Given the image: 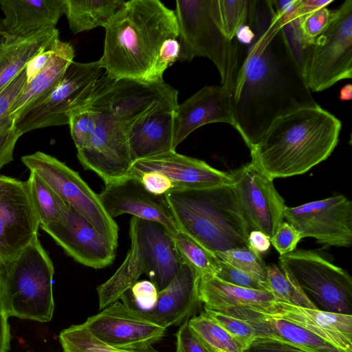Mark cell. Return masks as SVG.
<instances>
[{
	"label": "cell",
	"instance_id": "1f68e13d",
	"mask_svg": "<svg viewBox=\"0 0 352 352\" xmlns=\"http://www.w3.org/2000/svg\"><path fill=\"white\" fill-rule=\"evenodd\" d=\"M269 292L277 301L303 308L316 309L298 285L279 266L271 263L267 265Z\"/></svg>",
	"mask_w": 352,
	"mask_h": 352
},
{
	"label": "cell",
	"instance_id": "9a60e30c",
	"mask_svg": "<svg viewBox=\"0 0 352 352\" xmlns=\"http://www.w3.org/2000/svg\"><path fill=\"white\" fill-rule=\"evenodd\" d=\"M39 228L26 182L0 175V265L38 237Z\"/></svg>",
	"mask_w": 352,
	"mask_h": 352
},
{
	"label": "cell",
	"instance_id": "83f0119b",
	"mask_svg": "<svg viewBox=\"0 0 352 352\" xmlns=\"http://www.w3.org/2000/svg\"><path fill=\"white\" fill-rule=\"evenodd\" d=\"M124 0H63V13L74 34L96 27L105 28L123 7Z\"/></svg>",
	"mask_w": 352,
	"mask_h": 352
},
{
	"label": "cell",
	"instance_id": "8d00e7d4",
	"mask_svg": "<svg viewBox=\"0 0 352 352\" xmlns=\"http://www.w3.org/2000/svg\"><path fill=\"white\" fill-rule=\"evenodd\" d=\"M68 124L72 138L79 151L85 146L94 132L96 125L94 113L80 107L71 115Z\"/></svg>",
	"mask_w": 352,
	"mask_h": 352
},
{
	"label": "cell",
	"instance_id": "4dcf8cb0",
	"mask_svg": "<svg viewBox=\"0 0 352 352\" xmlns=\"http://www.w3.org/2000/svg\"><path fill=\"white\" fill-rule=\"evenodd\" d=\"M63 352H159L152 346L142 349H119L96 339L85 324H73L58 336Z\"/></svg>",
	"mask_w": 352,
	"mask_h": 352
},
{
	"label": "cell",
	"instance_id": "d6986e66",
	"mask_svg": "<svg viewBox=\"0 0 352 352\" xmlns=\"http://www.w3.org/2000/svg\"><path fill=\"white\" fill-rule=\"evenodd\" d=\"M178 91L157 102L137 119L127 133L133 162L175 151L173 122Z\"/></svg>",
	"mask_w": 352,
	"mask_h": 352
},
{
	"label": "cell",
	"instance_id": "2e32d148",
	"mask_svg": "<svg viewBox=\"0 0 352 352\" xmlns=\"http://www.w3.org/2000/svg\"><path fill=\"white\" fill-rule=\"evenodd\" d=\"M41 228L69 256L87 267L104 268L110 265L116 258L117 247L70 207L63 220Z\"/></svg>",
	"mask_w": 352,
	"mask_h": 352
},
{
	"label": "cell",
	"instance_id": "c3c4849f",
	"mask_svg": "<svg viewBox=\"0 0 352 352\" xmlns=\"http://www.w3.org/2000/svg\"><path fill=\"white\" fill-rule=\"evenodd\" d=\"M333 0H296L292 11L281 19L284 25L287 23L298 21L314 11L327 7Z\"/></svg>",
	"mask_w": 352,
	"mask_h": 352
},
{
	"label": "cell",
	"instance_id": "4316f807",
	"mask_svg": "<svg viewBox=\"0 0 352 352\" xmlns=\"http://www.w3.org/2000/svg\"><path fill=\"white\" fill-rule=\"evenodd\" d=\"M74 47L69 43L56 39L53 43L52 54L38 74L25 84L8 116L16 120L21 113L46 97L58 84L74 61Z\"/></svg>",
	"mask_w": 352,
	"mask_h": 352
},
{
	"label": "cell",
	"instance_id": "484cf974",
	"mask_svg": "<svg viewBox=\"0 0 352 352\" xmlns=\"http://www.w3.org/2000/svg\"><path fill=\"white\" fill-rule=\"evenodd\" d=\"M6 30L25 35L43 29L55 28L63 13V0H0Z\"/></svg>",
	"mask_w": 352,
	"mask_h": 352
},
{
	"label": "cell",
	"instance_id": "ffe728a7",
	"mask_svg": "<svg viewBox=\"0 0 352 352\" xmlns=\"http://www.w3.org/2000/svg\"><path fill=\"white\" fill-rule=\"evenodd\" d=\"M213 122L234 127L232 94L222 85L205 86L178 105L174 116L173 148L196 129Z\"/></svg>",
	"mask_w": 352,
	"mask_h": 352
},
{
	"label": "cell",
	"instance_id": "db71d44e",
	"mask_svg": "<svg viewBox=\"0 0 352 352\" xmlns=\"http://www.w3.org/2000/svg\"><path fill=\"white\" fill-rule=\"evenodd\" d=\"M352 98V85L347 84L344 85L340 91L339 99L340 100H350Z\"/></svg>",
	"mask_w": 352,
	"mask_h": 352
},
{
	"label": "cell",
	"instance_id": "ac0fdd59",
	"mask_svg": "<svg viewBox=\"0 0 352 352\" xmlns=\"http://www.w3.org/2000/svg\"><path fill=\"white\" fill-rule=\"evenodd\" d=\"M166 176L173 190L197 189L231 184L228 173L217 170L203 160L179 154L175 151L135 161L130 176L147 172Z\"/></svg>",
	"mask_w": 352,
	"mask_h": 352
},
{
	"label": "cell",
	"instance_id": "7bdbcfd3",
	"mask_svg": "<svg viewBox=\"0 0 352 352\" xmlns=\"http://www.w3.org/2000/svg\"><path fill=\"white\" fill-rule=\"evenodd\" d=\"M302 239V234L294 226L287 222H283L270 242L279 254L283 256L293 252Z\"/></svg>",
	"mask_w": 352,
	"mask_h": 352
},
{
	"label": "cell",
	"instance_id": "74e56055",
	"mask_svg": "<svg viewBox=\"0 0 352 352\" xmlns=\"http://www.w3.org/2000/svg\"><path fill=\"white\" fill-rule=\"evenodd\" d=\"M329 16L330 11L324 7L314 11L298 21L302 54L303 49L313 43L323 32Z\"/></svg>",
	"mask_w": 352,
	"mask_h": 352
},
{
	"label": "cell",
	"instance_id": "5b68a950",
	"mask_svg": "<svg viewBox=\"0 0 352 352\" xmlns=\"http://www.w3.org/2000/svg\"><path fill=\"white\" fill-rule=\"evenodd\" d=\"M129 236L130 249L125 259L113 276L96 288L100 310L120 300L143 274L158 292L162 290L183 262L173 235L157 222L131 217Z\"/></svg>",
	"mask_w": 352,
	"mask_h": 352
},
{
	"label": "cell",
	"instance_id": "6da1fadb",
	"mask_svg": "<svg viewBox=\"0 0 352 352\" xmlns=\"http://www.w3.org/2000/svg\"><path fill=\"white\" fill-rule=\"evenodd\" d=\"M247 21L254 38L237 73L232 106L234 128L251 148L275 119L318 104L270 0L249 1Z\"/></svg>",
	"mask_w": 352,
	"mask_h": 352
},
{
	"label": "cell",
	"instance_id": "603a6c76",
	"mask_svg": "<svg viewBox=\"0 0 352 352\" xmlns=\"http://www.w3.org/2000/svg\"><path fill=\"white\" fill-rule=\"evenodd\" d=\"M59 38L58 29L40 30L25 35L9 33L0 18V92L29 61Z\"/></svg>",
	"mask_w": 352,
	"mask_h": 352
},
{
	"label": "cell",
	"instance_id": "277c9868",
	"mask_svg": "<svg viewBox=\"0 0 352 352\" xmlns=\"http://www.w3.org/2000/svg\"><path fill=\"white\" fill-rule=\"evenodd\" d=\"M164 195L179 230L214 255L249 246L251 230L231 184L171 190Z\"/></svg>",
	"mask_w": 352,
	"mask_h": 352
},
{
	"label": "cell",
	"instance_id": "d6a6232c",
	"mask_svg": "<svg viewBox=\"0 0 352 352\" xmlns=\"http://www.w3.org/2000/svg\"><path fill=\"white\" fill-rule=\"evenodd\" d=\"M173 237L184 262L196 270L201 276L215 274L219 260L215 255L180 230Z\"/></svg>",
	"mask_w": 352,
	"mask_h": 352
},
{
	"label": "cell",
	"instance_id": "b9f144b4",
	"mask_svg": "<svg viewBox=\"0 0 352 352\" xmlns=\"http://www.w3.org/2000/svg\"><path fill=\"white\" fill-rule=\"evenodd\" d=\"M180 45L177 38H170L162 44L151 74V81L163 79L165 70L178 60Z\"/></svg>",
	"mask_w": 352,
	"mask_h": 352
},
{
	"label": "cell",
	"instance_id": "f907efd6",
	"mask_svg": "<svg viewBox=\"0 0 352 352\" xmlns=\"http://www.w3.org/2000/svg\"><path fill=\"white\" fill-rule=\"evenodd\" d=\"M8 318L0 286V352H8L10 348L11 334Z\"/></svg>",
	"mask_w": 352,
	"mask_h": 352
},
{
	"label": "cell",
	"instance_id": "ab89813d",
	"mask_svg": "<svg viewBox=\"0 0 352 352\" xmlns=\"http://www.w3.org/2000/svg\"><path fill=\"white\" fill-rule=\"evenodd\" d=\"M16 119L7 116L0 122V170L13 160V152L22 135L15 127Z\"/></svg>",
	"mask_w": 352,
	"mask_h": 352
},
{
	"label": "cell",
	"instance_id": "60d3db41",
	"mask_svg": "<svg viewBox=\"0 0 352 352\" xmlns=\"http://www.w3.org/2000/svg\"><path fill=\"white\" fill-rule=\"evenodd\" d=\"M219 279L239 287L256 290L267 291L265 287L246 273L219 260L217 270L214 275Z\"/></svg>",
	"mask_w": 352,
	"mask_h": 352
},
{
	"label": "cell",
	"instance_id": "f5cc1de1",
	"mask_svg": "<svg viewBox=\"0 0 352 352\" xmlns=\"http://www.w3.org/2000/svg\"><path fill=\"white\" fill-rule=\"evenodd\" d=\"M236 37L242 44L250 45L254 38V33L249 25H244L238 30Z\"/></svg>",
	"mask_w": 352,
	"mask_h": 352
},
{
	"label": "cell",
	"instance_id": "e575fe53",
	"mask_svg": "<svg viewBox=\"0 0 352 352\" xmlns=\"http://www.w3.org/2000/svg\"><path fill=\"white\" fill-rule=\"evenodd\" d=\"M216 10L221 32L228 40H234L248 21L249 1L216 0Z\"/></svg>",
	"mask_w": 352,
	"mask_h": 352
},
{
	"label": "cell",
	"instance_id": "8992f818",
	"mask_svg": "<svg viewBox=\"0 0 352 352\" xmlns=\"http://www.w3.org/2000/svg\"><path fill=\"white\" fill-rule=\"evenodd\" d=\"M52 260L38 237L14 258L0 265V286L9 317L49 322L54 301Z\"/></svg>",
	"mask_w": 352,
	"mask_h": 352
},
{
	"label": "cell",
	"instance_id": "f1b7e54d",
	"mask_svg": "<svg viewBox=\"0 0 352 352\" xmlns=\"http://www.w3.org/2000/svg\"><path fill=\"white\" fill-rule=\"evenodd\" d=\"M40 228L63 220L69 206L34 172L26 181Z\"/></svg>",
	"mask_w": 352,
	"mask_h": 352
},
{
	"label": "cell",
	"instance_id": "816d5d0a",
	"mask_svg": "<svg viewBox=\"0 0 352 352\" xmlns=\"http://www.w3.org/2000/svg\"><path fill=\"white\" fill-rule=\"evenodd\" d=\"M248 244L249 247L261 254L269 250L271 242L270 238L263 232L252 230L248 235Z\"/></svg>",
	"mask_w": 352,
	"mask_h": 352
},
{
	"label": "cell",
	"instance_id": "ba28073f",
	"mask_svg": "<svg viewBox=\"0 0 352 352\" xmlns=\"http://www.w3.org/2000/svg\"><path fill=\"white\" fill-rule=\"evenodd\" d=\"M302 73L310 91L330 88L352 77V0L330 10L328 23L302 51Z\"/></svg>",
	"mask_w": 352,
	"mask_h": 352
},
{
	"label": "cell",
	"instance_id": "f35d334b",
	"mask_svg": "<svg viewBox=\"0 0 352 352\" xmlns=\"http://www.w3.org/2000/svg\"><path fill=\"white\" fill-rule=\"evenodd\" d=\"M158 291L150 280H138L122 297L129 305L142 311H148L155 305Z\"/></svg>",
	"mask_w": 352,
	"mask_h": 352
},
{
	"label": "cell",
	"instance_id": "d4e9b609",
	"mask_svg": "<svg viewBox=\"0 0 352 352\" xmlns=\"http://www.w3.org/2000/svg\"><path fill=\"white\" fill-rule=\"evenodd\" d=\"M199 297L205 308L224 310L249 307L264 314H268L277 301L269 292L234 285L210 274L200 277Z\"/></svg>",
	"mask_w": 352,
	"mask_h": 352
},
{
	"label": "cell",
	"instance_id": "7402d4cb",
	"mask_svg": "<svg viewBox=\"0 0 352 352\" xmlns=\"http://www.w3.org/2000/svg\"><path fill=\"white\" fill-rule=\"evenodd\" d=\"M265 314L288 320L344 352H352V315L303 308L280 301H276Z\"/></svg>",
	"mask_w": 352,
	"mask_h": 352
},
{
	"label": "cell",
	"instance_id": "836d02e7",
	"mask_svg": "<svg viewBox=\"0 0 352 352\" xmlns=\"http://www.w3.org/2000/svg\"><path fill=\"white\" fill-rule=\"evenodd\" d=\"M214 255L221 261L246 273L261 283L269 292L267 265L261 254L253 250L250 247L219 252H216Z\"/></svg>",
	"mask_w": 352,
	"mask_h": 352
},
{
	"label": "cell",
	"instance_id": "8fae6325",
	"mask_svg": "<svg viewBox=\"0 0 352 352\" xmlns=\"http://www.w3.org/2000/svg\"><path fill=\"white\" fill-rule=\"evenodd\" d=\"M102 69L99 60L86 63L73 61L56 87L18 116L16 129L23 135L36 129L68 124L71 115L87 100Z\"/></svg>",
	"mask_w": 352,
	"mask_h": 352
},
{
	"label": "cell",
	"instance_id": "bcb514c9",
	"mask_svg": "<svg viewBox=\"0 0 352 352\" xmlns=\"http://www.w3.org/2000/svg\"><path fill=\"white\" fill-rule=\"evenodd\" d=\"M243 352H305L281 340L258 336Z\"/></svg>",
	"mask_w": 352,
	"mask_h": 352
},
{
	"label": "cell",
	"instance_id": "e0dca14e",
	"mask_svg": "<svg viewBox=\"0 0 352 352\" xmlns=\"http://www.w3.org/2000/svg\"><path fill=\"white\" fill-rule=\"evenodd\" d=\"M98 195L104 209L113 219L129 214L142 219L157 222L172 235L179 231L165 195L151 193L133 177L129 176L104 186Z\"/></svg>",
	"mask_w": 352,
	"mask_h": 352
},
{
	"label": "cell",
	"instance_id": "7a4b0ae2",
	"mask_svg": "<svg viewBox=\"0 0 352 352\" xmlns=\"http://www.w3.org/2000/svg\"><path fill=\"white\" fill-rule=\"evenodd\" d=\"M342 123L318 104L275 119L250 150L252 163L273 180L304 174L336 147Z\"/></svg>",
	"mask_w": 352,
	"mask_h": 352
},
{
	"label": "cell",
	"instance_id": "52a82bcc",
	"mask_svg": "<svg viewBox=\"0 0 352 352\" xmlns=\"http://www.w3.org/2000/svg\"><path fill=\"white\" fill-rule=\"evenodd\" d=\"M180 51L177 60L209 58L217 67L223 87L232 94L239 69L237 40H228L219 25L216 0H178L175 11Z\"/></svg>",
	"mask_w": 352,
	"mask_h": 352
},
{
	"label": "cell",
	"instance_id": "44dd1931",
	"mask_svg": "<svg viewBox=\"0 0 352 352\" xmlns=\"http://www.w3.org/2000/svg\"><path fill=\"white\" fill-rule=\"evenodd\" d=\"M200 277L196 270L183 261L169 285L158 292L155 306L142 311L144 314L166 329L180 325L191 318L201 304L199 297Z\"/></svg>",
	"mask_w": 352,
	"mask_h": 352
},
{
	"label": "cell",
	"instance_id": "cb8c5ba5",
	"mask_svg": "<svg viewBox=\"0 0 352 352\" xmlns=\"http://www.w3.org/2000/svg\"><path fill=\"white\" fill-rule=\"evenodd\" d=\"M217 311L248 322L256 329L257 337L277 339L305 352H344L294 323L252 308L236 307Z\"/></svg>",
	"mask_w": 352,
	"mask_h": 352
},
{
	"label": "cell",
	"instance_id": "5bb4252c",
	"mask_svg": "<svg viewBox=\"0 0 352 352\" xmlns=\"http://www.w3.org/2000/svg\"><path fill=\"white\" fill-rule=\"evenodd\" d=\"M104 344L119 349H142L160 342L166 328L148 319L142 310L119 300L83 323Z\"/></svg>",
	"mask_w": 352,
	"mask_h": 352
},
{
	"label": "cell",
	"instance_id": "30bf717a",
	"mask_svg": "<svg viewBox=\"0 0 352 352\" xmlns=\"http://www.w3.org/2000/svg\"><path fill=\"white\" fill-rule=\"evenodd\" d=\"M21 162L70 208L87 220L100 234L118 247V224L104 209L98 194L77 172L57 158L41 151L22 156Z\"/></svg>",
	"mask_w": 352,
	"mask_h": 352
},
{
	"label": "cell",
	"instance_id": "ee69618b",
	"mask_svg": "<svg viewBox=\"0 0 352 352\" xmlns=\"http://www.w3.org/2000/svg\"><path fill=\"white\" fill-rule=\"evenodd\" d=\"M175 338V352H213L190 329L188 319L179 325Z\"/></svg>",
	"mask_w": 352,
	"mask_h": 352
},
{
	"label": "cell",
	"instance_id": "681fc988",
	"mask_svg": "<svg viewBox=\"0 0 352 352\" xmlns=\"http://www.w3.org/2000/svg\"><path fill=\"white\" fill-rule=\"evenodd\" d=\"M54 41L47 49L32 58L27 64L25 68L27 76L26 83L30 82L47 62L53 53Z\"/></svg>",
	"mask_w": 352,
	"mask_h": 352
},
{
	"label": "cell",
	"instance_id": "f6af8a7d",
	"mask_svg": "<svg viewBox=\"0 0 352 352\" xmlns=\"http://www.w3.org/2000/svg\"><path fill=\"white\" fill-rule=\"evenodd\" d=\"M26 82L27 76L24 69L0 92V122L8 116L12 106Z\"/></svg>",
	"mask_w": 352,
	"mask_h": 352
},
{
	"label": "cell",
	"instance_id": "f546056e",
	"mask_svg": "<svg viewBox=\"0 0 352 352\" xmlns=\"http://www.w3.org/2000/svg\"><path fill=\"white\" fill-rule=\"evenodd\" d=\"M195 333L213 352H243L245 348L204 311L188 319Z\"/></svg>",
	"mask_w": 352,
	"mask_h": 352
},
{
	"label": "cell",
	"instance_id": "d590c367",
	"mask_svg": "<svg viewBox=\"0 0 352 352\" xmlns=\"http://www.w3.org/2000/svg\"><path fill=\"white\" fill-rule=\"evenodd\" d=\"M204 311L242 344L245 349L257 337L254 327L244 320L223 311L205 307Z\"/></svg>",
	"mask_w": 352,
	"mask_h": 352
},
{
	"label": "cell",
	"instance_id": "4fadbf2b",
	"mask_svg": "<svg viewBox=\"0 0 352 352\" xmlns=\"http://www.w3.org/2000/svg\"><path fill=\"white\" fill-rule=\"evenodd\" d=\"M242 214L251 230H260L270 239L283 222L284 199L268 178L252 163L228 173Z\"/></svg>",
	"mask_w": 352,
	"mask_h": 352
},
{
	"label": "cell",
	"instance_id": "7dc6e473",
	"mask_svg": "<svg viewBox=\"0 0 352 352\" xmlns=\"http://www.w3.org/2000/svg\"><path fill=\"white\" fill-rule=\"evenodd\" d=\"M133 177L136 178L146 190L155 195H164L166 192L173 190V184L170 180L164 175L158 172L144 173Z\"/></svg>",
	"mask_w": 352,
	"mask_h": 352
},
{
	"label": "cell",
	"instance_id": "9c48e42d",
	"mask_svg": "<svg viewBox=\"0 0 352 352\" xmlns=\"http://www.w3.org/2000/svg\"><path fill=\"white\" fill-rule=\"evenodd\" d=\"M279 267L318 309L352 315V278L343 268L311 250L280 256Z\"/></svg>",
	"mask_w": 352,
	"mask_h": 352
},
{
	"label": "cell",
	"instance_id": "3957f363",
	"mask_svg": "<svg viewBox=\"0 0 352 352\" xmlns=\"http://www.w3.org/2000/svg\"><path fill=\"white\" fill-rule=\"evenodd\" d=\"M178 37L175 11L160 1H126L105 27L104 52L99 60L111 78L151 82L162 44Z\"/></svg>",
	"mask_w": 352,
	"mask_h": 352
},
{
	"label": "cell",
	"instance_id": "7c38bea8",
	"mask_svg": "<svg viewBox=\"0 0 352 352\" xmlns=\"http://www.w3.org/2000/svg\"><path fill=\"white\" fill-rule=\"evenodd\" d=\"M284 219L300 232L324 248L350 247L352 243V202L338 195L286 207Z\"/></svg>",
	"mask_w": 352,
	"mask_h": 352
}]
</instances>
